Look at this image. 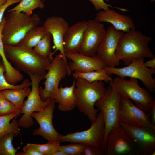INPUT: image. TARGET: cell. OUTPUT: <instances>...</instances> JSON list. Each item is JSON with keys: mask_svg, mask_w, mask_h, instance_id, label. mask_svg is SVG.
<instances>
[{"mask_svg": "<svg viewBox=\"0 0 155 155\" xmlns=\"http://www.w3.org/2000/svg\"><path fill=\"white\" fill-rule=\"evenodd\" d=\"M19 115L18 113H14L0 115V137L11 132L14 133L16 136L20 133L18 121L14 119L10 122L12 119Z\"/></svg>", "mask_w": 155, "mask_h": 155, "instance_id": "obj_24", "label": "cell"}, {"mask_svg": "<svg viewBox=\"0 0 155 155\" xmlns=\"http://www.w3.org/2000/svg\"><path fill=\"white\" fill-rule=\"evenodd\" d=\"M121 96V94L109 86L106 88L104 96L94 104V106L101 113L104 122L103 146L106 151V140L108 133L119 125V116Z\"/></svg>", "mask_w": 155, "mask_h": 155, "instance_id": "obj_7", "label": "cell"}, {"mask_svg": "<svg viewBox=\"0 0 155 155\" xmlns=\"http://www.w3.org/2000/svg\"><path fill=\"white\" fill-rule=\"evenodd\" d=\"M5 69L2 62L0 63V92L7 89H18L31 86V82L28 79L24 80L19 85L12 84L8 82L4 75Z\"/></svg>", "mask_w": 155, "mask_h": 155, "instance_id": "obj_29", "label": "cell"}, {"mask_svg": "<svg viewBox=\"0 0 155 155\" xmlns=\"http://www.w3.org/2000/svg\"><path fill=\"white\" fill-rule=\"evenodd\" d=\"M1 61H2L1 57L0 55V63L1 62Z\"/></svg>", "mask_w": 155, "mask_h": 155, "instance_id": "obj_41", "label": "cell"}, {"mask_svg": "<svg viewBox=\"0 0 155 155\" xmlns=\"http://www.w3.org/2000/svg\"><path fill=\"white\" fill-rule=\"evenodd\" d=\"M106 67L99 70L92 71L86 72H74L72 76L76 79L83 78L89 82L102 81L108 83L112 81L113 78L107 73Z\"/></svg>", "mask_w": 155, "mask_h": 155, "instance_id": "obj_25", "label": "cell"}, {"mask_svg": "<svg viewBox=\"0 0 155 155\" xmlns=\"http://www.w3.org/2000/svg\"><path fill=\"white\" fill-rule=\"evenodd\" d=\"M90 1L94 6L95 10L97 11L101 10H106L109 9L110 7H114L124 11H126L128 10L126 9L113 7L111 5L106 3L105 0L106 2H109L110 0H89Z\"/></svg>", "mask_w": 155, "mask_h": 155, "instance_id": "obj_33", "label": "cell"}, {"mask_svg": "<svg viewBox=\"0 0 155 155\" xmlns=\"http://www.w3.org/2000/svg\"><path fill=\"white\" fill-rule=\"evenodd\" d=\"M16 155H41L36 150L27 146H25L23 149L22 152L17 153Z\"/></svg>", "mask_w": 155, "mask_h": 155, "instance_id": "obj_36", "label": "cell"}, {"mask_svg": "<svg viewBox=\"0 0 155 155\" xmlns=\"http://www.w3.org/2000/svg\"><path fill=\"white\" fill-rule=\"evenodd\" d=\"M151 59L144 62L146 66L149 68H155V57L151 58Z\"/></svg>", "mask_w": 155, "mask_h": 155, "instance_id": "obj_38", "label": "cell"}, {"mask_svg": "<svg viewBox=\"0 0 155 155\" xmlns=\"http://www.w3.org/2000/svg\"><path fill=\"white\" fill-rule=\"evenodd\" d=\"M6 57L10 62L29 76L44 77L51 61L40 55L33 49L20 45H4Z\"/></svg>", "mask_w": 155, "mask_h": 155, "instance_id": "obj_2", "label": "cell"}, {"mask_svg": "<svg viewBox=\"0 0 155 155\" xmlns=\"http://www.w3.org/2000/svg\"><path fill=\"white\" fill-rule=\"evenodd\" d=\"M46 71L44 77V87L39 88L40 97L44 101L49 98L55 99L60 81L72 73L69 68L68 64L63 60L60 53L53 58Z\"/></svg>", "mask_w": 155, "mask_h": 155, "instance_id": "obj_6", "label": "cell"}, {"mask_svg": "<svg viewBox=\"0 0 155 155\" xmlns=\"http://www.w3.org/2000/svg\"><path fill=\"white\" fill-rule=\"evenodd\" d=\"M15 136V133L11 132L0 137V155H16L18 149L12 143Z\"/></svg>", "mask_w": 155, "mask_h": 155, "instance_id": "obj_28", "label": "cell"}, {"mask_svg": "<svg viewBox=\"0 0 155 155\" xmlns=\"http://www.w3.org/2000/svg\"><path fill=\"white\" fill-rule=\"evenodd\" d=\"M91 121V126L87 130L69 133L66 135H60L59 142L93 145L102 148L106 152L103 146L105 124L101 113L100 112L96 117Z\"/></svg>", "mask_w": 155, "mask_h": 155, "instance_id": "obj_10", "label": "cell"}, {"mask_svg": "<svg viewBox=\"0 0 155 155\" xmlns=\"http://www.w3.org/2000/svg\"><path fill=\"white\" fill-rule=\"evenodd\" d=\"M100 22L110 23L116 30L123 32L135 29L132 18L127 15L121 14L113 9L98 11L94 19Z\"/></svg>", "mask_w": 155, "mask_h": 155, "instance_id": "obj_20", "label": "cell"}, {"mask_svg": "<svg viewBox=\"0 0 155 155\" xmlns=\"http://www.w3.org/2000/svg\"><path fill=\"white\" fill-rule=\"evenodd\" d=\"M65 56L71 61L68 67L72 72H86L102 69L107 66L97 56H91L79 52L66 53Z\"/></svg>", "mask_w": 155, "mask_h": 155, "instance_id": "obj_18", "label": "cell"}, {"mask_svg": "<svg viewBox=\"0 0 155 155\" xmlns=\"http://www.w3.org/2000/svg\"><path fill=\"white\" fill-rule=\"evenodd\" d=\"M45 0H42V1L44 2V1Z\"/></svg>", "mask_w": 155, "mask_h": 155, "instance_id": "obj_43", "label": "cell"}, {"mask_svg": "<svg viewBox=\"0 0 155 155\" xmlns=\"http://www.w3.org/2000/svg\"><path fill=\"white\" fill-rule=\"evenodd\" d=\"M106 143V155L141 154L124 128L120 125L108 133Z\"/></svg>", "mask_w": 155, "mask_h": 155, "instance_id": "obj_11", "label": "cell"}, {"mask_svg": "<svg viewBox=\"0 0 155 155\" xmlns=\"http://www.w3.org/2000/svg\"><path fill=\"white\" fill-rule=\"evenodd\" d=\"M106 32L104 25L95 19L87 21L83 42L80 53L91 56L96 55Z\"/></svg>", "mask_w": 155, "mask_h": 155, "instance_id": "obj_16", "label": "cell"}, {"mask_svg": "<svg viewBox=\"0 0 155 155\" xmlns=\"http://www.w3.org/2000/svg\"><path fill=\"white\" fill-rule=\"evenodd\" d=\"M76 79L69 86L59 87L54 99L58 103V109L63 112L73 110L76 107V100L74 92Z\"/></svg>", "mask_w": 155, "mask_h": 155, "instance_id": "obj_21", "label": "cell"}, {"mask_svg": "<svg viewBox=\"0 0 155 155\" xmlns=\"http://www.w3.org/2000/svg\"><path fill=\"white\" fill-rule=\"evenodd\" d=\"M149 111L148 113L149 118L152 126L155 127V101Z\"/></svg>", "mask_w": 155, "mask_h": 155, "instance_id": "obj_37", "label": "cell"}, {"mask_svg": "<svg viewBox=\"0 0 155 155\" xmlns=\"http://www.w3.org/2000/svg\"><path fill=\"white\" fill-rule=\"evenodd\" d=\"M56 103L55 100L52 99L44 109L34 112L31 115L32 117L36 120L39 125L38 128L34 130L33 134L41 136L48 141L59 142L61 134L55 130L52 123Z\"/></svg>", "mask_w": 155, "mask_h": 155, "instance_id": "obj_15", "label": "cell"}, {"mask_svg": "<svg viewBox=\"0 0 155 155\" xmlns=\"http://www.w3.org/2000/svg\"><path fill=\"white\" fill-rule=\"evenodd\" d=\"M135 126L148 127L155 130L148 113L134 105L129 98L121 95L119 123Z\"/></svg>", "mask_w": 155, "mask_h": 155, "instance_id": "obj_13", "label": "cell"}, {"mask_svg": "<svg viewBox=\"0 0 155 155\" xmlns=\"http://www.w3.org/2000/svg\"><path fill=\"white\" fill-rule=\"evenodd\" d=\"M31 91V89L28 87L18 89L5 90L0 92L8 101L22 109L24 105V99L28 96Z\"/></svg>", "mask_w": 155, "mask_h": 155, "instance_id": "obj_23", "label": "cell"}, {"mask_svg": "<svg viewBox=\"0 0 155 155\" xmlns=\"http://www.w3.org/2000/svg\"><path fill=\"white\" fill-rule=\"evenodd\" d=\"M144 58L133 60L129 65L121 68L107 67L106 72L109 75H115L125 78H134L141 81L146 89L154 93L155 79L152 77L155 73V68H148L145 65Z\"/></svg>", "mask_w": 155, "mask_h": 155, "instance_id": "obj_8", "label": "cell"}, {"mask_svg": "<svg viewBox=\"0 0 155 155\" xmlns=\"http://www.w3.org/2000/svg\"><path fill=\"white\" fill-rule=\"evenodd\" d=\"M123 32L116 30L112 26L106 30L96 55L107 67H115L120 64V61L115 58V52Z\"/></svg>", "mask_w": 155, "mask_h": 155, "instance_id": "obj_14", "label": "cell"}, {"mask_svg": "<svg viewBox=\"0 0 155 155\" xmlns=\"http://www.w3.org/2000/svg\"><path fill=\"white\" fill-rule=\"evenodd\" d=\"M154 1H155V0H151V2H154Z\"/></svg>", "mask_w": 155, "mask_h": 155, "instance_id": "obj_42", "label": "cell"}, {"mask_svg": "<svg viewBox=\"0 0 155 155\" xmlns=\"http://www.w3.org/2000/svg\"><path fill=\"white\" fill-rule=\"evenodd\" d=\"M29 76L31 83V92L27 99L24 101L23 107L20 114L23 115L18 121L19 126L26 129L32 127L34 124L31 116L32 113L43 110L52 99L49 98L44 101L40 97L39 85L40 82L44 79V77L35 75Z\"/></svg>", "mask_w": 155, "mask_h": 155, "instance_id": "obj_9", "label": "cell"}, {"mask_svg": "<svg viewBox=\"0 0 155 155\" xmlns=\"http://www.w3.org/2000/svg\"><path fill=\"white\" fill-rule=\"evenodd\" d=\"M22 110L7 100L0 92V116L14 113L19 115Z\"/></svg>", "mask_w": 155, "mask_h": 155, "instance_id": "obj_31", "label": "cell"}, {"mask_svg": "<svg viewBox=\"0 0 155 155\" xmlns=\"http://www.w3.org/2000/svg\"><path fill=\"white\" fill-rule=\"evenodd\" d=\"M43 26L52 36L54 44L53 48L55 49L54 53L59 51L63 60L68 64L63 45V37L69 26L68 23L62 17L51 16L45 20Z\"/></svg>", "mask_w": 155, "mask_h": 155, "instance_id": "obj_17", "label": "cell"}, {"mask_svg": "<svg viewBox=\"0 0 155 155\" xmlns=\"http://www.w3.org/2000/svg\"><path fill=\"white\" fill-rule=\"evenodd\" d=\"M85 145V148L80 155H102L105 154V151L101 147Z\"/></svg>", "mask_w": 155, "mask_h": 155, "instance_id": "obj_34", "label": "cell"}, {"mask_svg": "<svg viewBox=\"0 0 155 155\" xmlns=\"http://www.w3.org/2000/svg\"><path fill=\"white\" fill-rule=\"evenodd\" d=\"M43 2L41 0H22L16 6L9 10L7 12H22L28 16H31L35 9H43L44 8L45 5Z\"/></svg>", "mask_w": 155, "mask_h": 155, "instance_id": "obj_26", "label": "cell"}, {"mask_svg": "<svg viewBox=\"0 0 155 155\" xmlns=\"http://www.w3.org/2000/svg\"><path fill=\"white\" fill-rule=\"evenodd\" d=\"M52 37L49 32L45 35L33 49L40 55L51 61L53 59L51 47Z\"/></svg>", "mask_w": 155, "mask_h": 155, "instance_id": "obj_27", "label": "cell"}, {"mask_svg": "<svg viewBox=\"0 0 155 155\" xmlns=\"http://www.w3.org/2000/svg\"><path fill=\"white\" fill-rule=\"evenodd\" d=\"M109 83L110 86L121 96L131 99L137 106L145 111H150L155 101L150 92L139 86L136 78L127 80L117 76Z\"/></svg>", "mask_w": 155, "mask_h": 155, "instance_id": "obj_5", "label": "cell"}, {"mask_svg": "<svg viewBox=\"0 0 155 155\" xmlns=\"http://www.w3.org/2000/svg\"><path fill=\"white\" fill-rule=\"evenodd\" d=\"M87 26V21L83 20L69 26L63 38L65 53L78 52L81 48Z\"/></svg>", "mask_w": 155, "mask_h": 155, "instance_id": "obj_19", "label": "cell"}, {"mask_svg": "<svg viewBox=\"0 0 155 155\" xmlns=\"http://www.w3.org/2000/svg\"><path fill=\"white\" fill-rule=\"evenodd\" d=\"M48 33L43 26H35L27 33L18 45L32 49Z\"/></svg>", "mask_w": 155, "mask_h": 155, "instance_id": "obj_22", "label": "cell"}, {"mask_svg": "<svg viewBox=\"0 0 155 155\" xmlns=\"http://www.w3.org/2000/svg\"><path fill=\"white\" fill-rule=\"evenodd\" d=\"M152 40L151 37L135 29L123 32L115 52V58L126 66L135 59L152 58L154 57L149 45Z\"/></svg>", "mask_w": 155, "mask_h": 155, "instance_id": "obj_1", "label": "cell"}, {"mask_svg": "<svg viewBox=\"0 0 155 155\" xmlns=\"http://www.w3.org/2000/svg\"><path fill=\"white\" fill-rule=\"evenodd\" d=\"M7 0H0V6L5 3Z\"/></svg>", "mask_w": 155, "mask_h": 155, "instance_id": "obj_40", "label": "cell"}, {"mask_svg": "<svg viewBox=\"0 0 155 155\" xmlns=\"http://www.w3.org/2000/svg\"><path fill=\"white\" fill-rule=\"evenodd\" d=\"M60 143L59 142L50 141L45 144L28 143L26 145L38 152L41 155H53L58 150Z\"/></svg>", "mask_w": 155, "mask_h": 155, "instance_id": "obj_30", "label": "cell"}, {"mask_svg": "<svg viewBox=\"0 0 155 155\" xmlns=\"http://www.w3.org/2000/svg\"><path fill=\"white\" fill-rule=\"evenodd\" d=\"M135 146L143 155L155 154V130L119 123Z\"/></svg>", "mask_w": 155, "mask_h": 155, "instance_id": "obj_12", "label": "cell"}, {"mask_svg": "<svg viewBox=\"0 0 155 155\" xmlns=\"http://www.w3.org/2000/svg\"><path fill=\"white\" fill-rule=\"evenodd\" d=\"M53 155H67L64 152L57 150L53 154Z\"/></svg>", "mask_w": 155, "mask_h": 155, "instance_id": "obj_39", "label": "cell"}, {"mask_svg": "<svg viewBox=\"0 0 155 155\" xmlns=\"http://www.w3.org/2000/svg\"><path fill=\"white\" fill-rule=\"evenodd\" d=\"M22 0H7L6 2L0 6V23L4 17L5 12L7 9L10 5L20 3Z\"/></svg>", "mask_w": 155, "mask_h": 155, "instance_id": "obj_35", "label": "cell"}, {"mask_svg": "<svg viewBox=\"0 0 155 155\" xmlns=\"http://www.w3.org/2000/svg\"><path fill=\"white\" fill-rule=\"evenodd\" d=\"M85 144L79 143L59 146L58 150L62 151L67 155H80L85 148Z\"/></svg>", "mask_w": 155, "mask_h": 155, "instance_id": "obj_32", "label": "cell"}, {"mask_svg": "<svg viewBox=\"0 0 155 155\" xmlns=\"http://www.w3.org/2000/svg\"><path fill=\"white\" fill-rule=\"evenodd\" d=\"M106 91L103 81L89 82L81 78H76L74 90L76 107L92 121L96 117L98 111L95 108L94 104Z\"/></svg>", "mask_w": 155, "mask_h": 155, "instance_id": "obj_3", "label": "cell"}, {"mask_svg": "<svg viewBox=\"0 0 155 155\" xmlns=\"http://www.w3.org/2000/svg\"><path fill=\"white\" fill-rule=\"evenodd\" d=\"M5 17L2 39L4 45H18L27 33L38 25L40 19L36 14L28 16L24 13L13 11Z\"/></svg>", "mask_w": 155, "mask_h": 155, "instance_id": "obj_4", "label": "cell"}]
</instances>
